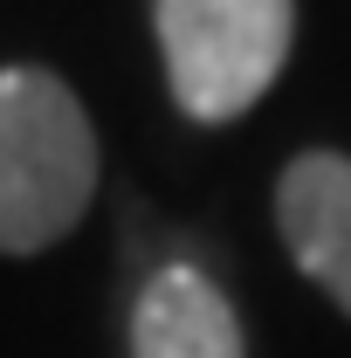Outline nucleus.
I'll list each match as a JSON object with an SVG mask.
<instances>
[{"label":"nucleus","instance_id":"nucleus-1","mask_svg":"<svg viewBox=\"0 0 351 358\" xmlns=\"http://www.w3.org/2000/svg\"><path fill=\"white\" fill-rule=\"evenodd\" d=\"M96 200V131L55 69H0V255H42Z\"/></svg>","mask_w":351,"mask_h":358},{"label":"nucleus","instance_id":"nucleus-2","mask_svg":"<svg viewBox=\"0 0 351 358\" xmlns=\"http://www.w3.org/2000/svg\"><path fill=\"white\" fill-rule=\"evenodd\" d=\"M152 28L166 48L173 103L193 124H234L289 62L296 0H159Z\"/></svg>","mask_w":351,"mask_h":358},{"label":"nucleus","instance_id":"nucleus-3","mask_svg":"<svg viewBox=\"0 0 351 358\" xmlns=\"http://www.w3.org/2000/svg\"><path fill=\"white\" fill-rule=\"evenodd\" d=\"M275 227L310 282L351 317V159L296 152L275 179Z\"/></svg>","mask_w":351,"mask_h":358},{"label":"nucleus","instance_id":"nucleus-4","mask_svg":"<svg viewBox=\"0 0 351 358\" xmlns=\"http://www.w3.org/2000/svg\"><path fill=\"white\" fill-rule=\"evenodd\" d=\"M131 358H248L241 317L193 262H166L131 310Z\"/></svg>","mask_w":351,"mask_h":358}]
</instances>
